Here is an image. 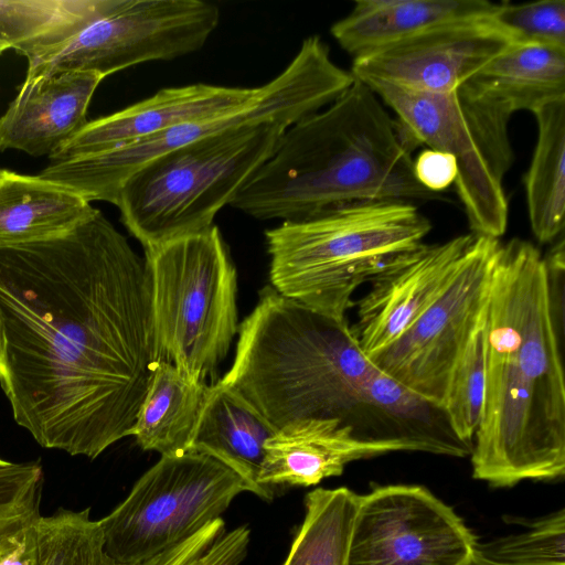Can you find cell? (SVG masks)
I'll list each match as a JSON object with an SVG mask.
<instances>
[{
  "label": "cell",
  "mask_w": 565,
  "mask_h": 565,
  "mask_svg": "<svg viewBox=\"0 0 565 565\" xmlns=\"http://www.w3.org/2000/svg\"><path fill=\"white\" fill-rule=\"evenodd\" d=\"M160 362L146 259L98 209L0 247V384L40 446L95 459L131 436Z\"/></svg>",
  "instance_id": "cell-1"
},
{
  "label": "cell",
  "mask_w": 565,
  "mask_h": 565,
  "mask_svg": "<svg viewBox=\"0 0 565 565\" xmlns=\"http://www.w3.org/2000/svg\"><path fill=\"white\" fill-rule=\"evenodd\" d=\"M544 256L500 243L484 308L486 385L470 454L492 487L565 473V382Z\"/></svg>",
  "instance_id": "cell-2"
},
{
  "label": "cell",
  "mask_w": 565,
  "mask_h": 565,
  "mask_svg": "<svg viewBox=\"0 0 565 565\" xmlns=\"http://www.w3.org/2000/svg\"><path fill=\"white\" fill-rule=\"evenodd\" d=\"M418 145L363 82L280 136L231 200L258 220H300L367 201L435 200L415 178Z\"/></svg>",
  "instance_id": "cell-3"
},
{
  "label": "cell",
  "mask_w": 565,
  "mask_h": 565,
  "mask_svg": "<svg viewBox=\"0 0 565 565\" xmlns=\"http://www.w3.org/2000/svg\"><path fill=\"white\" fill-rule=\"evenodd\" d=\"M374 366L347 318L266 287L238 326L235 359L220 381L277 429L303 419H339L352 428Z\"/></svg>",
  "instance_id": "cell-4"
},
{
  "label": "cell",
  "mask_w": 565,
  "mask_h": 565,
  "mask_svg": "<svg viewBox=\"0 0 565 565\" xmlns=\"http://www.w3.org/2000/svg\"><path fill=\"white\" fill-rule=\"evenodd\" d=\"M431 223L408 201L351 203L267 230L269 278L281 296L345 319L360 285L416 248Z\"/></svg>",
  "instance_id": "cell-5"
},
{
  "label": "cell",
  "mask_w": 565,
  "mask_h": 565,
  "mask_svg": "<svg viewBox=\"0 0 565 565\" xmlns=\"http://www.w3.org/2000/svg\"><path fill=\"white\" fill-rule=\"evenodd\" d=\"M296 121L249 120L148 161L118 189L122 224L145 249L211 227Z\"/></svg>",
  "instance_id": "cell-6"
},
{
  "label": "cell",
  "mask_w": 565,
  "mask_h": 565,
  "mask_svg": "<svg viewBox=\"0 0 565 565\" xmlns=\"http://www.w3.org/2000/svg\"><path fill=\"white\" fill-rule=\"evenodd\" d=\"M163 362L215 384L238 332L237 273L216 225L145 249Z\"/></svg>",
  "instance_id": "cell-7"
},
{
  "label": "cell",
  "mask_w": 565,
  "mask_h": 565,
  "mask_svg": "<svg viewBox=\"0 0 565 565\" xmlns=\"http://www.w3.org/2000/svg\"><path fill=\"white\" fill-rule=\"evenodd\" d=\"M366 85L418 146L454 157L455 186L471 233L500 238L508 226L503 181L514 160L509 136L513 113L468 83L448 93L415 92L380 82Z\"/></svg>",
  "instance_id": "cell-8"
},
{
  "label": "cell",
  "mask_w": 565,
  "mask_h": 565,
  "mask_svg": "<svg viewBox=\"0 0 565 565\" xmlns=\"http://www.w3.org/2000/svg\"><path fill=\"white\" fill-rule=\"evenodd\" d=\"M354 78L337 65L319 35L303 40L288 66L260 86L258 95L224 115L178 125L110 150L52 161L40 175L66 186L87 202L115 203L120 184L148 161L179 147L249 120L288 116L297 120L321 110Z\"/></svg>",
  "instance_id": "cell-9"
},
{
  "label": "cell",
  "mask_w": 565,
  "mask_h": 565,
  "mask_svg": "<svg viewBox=\"0 0 565 565\" xmlns=\"http://www.w3.org/2000/svg\"><path fill=\"white\" fill-rule=\"evenodd\" d=\"M242 492H249L244 480L211 456H161L99 520L106 550L121 565H139L222 518Z\"/></svg>",
  "instance_id": "cell-10"
},
{
  "label": "cell",
  "mask_w": 565,
  "mask_h": 565,
  "mask_svg": "<svg viewBox=\"0 0 565 565\" xmlns=\"http://www.w3.org/2000/svg\"><path fill=\"white\" fill-rule=\"evenodd\" d=\"M218 22V8L201 0H116L71 38L28 58L25 78L66 72L105 78L140 63L170 61L200 50Z\"/></svg>",
  "instance_id": "cell-11"
},
{
  "label": "cell",
  "mask_w": 565,
  "mask_h": 565,
  "mask_svg": "<svg viewBox=\"0 0 565 565\" xmlns=\"http://www.w3.org/2000/svg\"><path fill=\"white\" fill-rule=\"evenodd\" d=\"M500 243L476 234L438 298L397 341L371 358L373 364L441 406L454 364L483 313Z\"/></svg>",
  "instance_id": "cell-12"
},
{
  "label": "cell",
  "mask_w": 565,
  "mask_h": 565,
  "mask_svg": "<svg viewBox=\"0 0 565 565\" xmlns=\"http://www.w3.org/2000/svg\"><path fill=\"white\" fill-rule=\"evenodd\" d=\"M477 547L463 520L427 488L387 484L360 495L347 565H462Z\"/></svg>",
  "instance_id": "cell-13"
},
{
  "label": "cell",
  "mask_w": 565,
  "mask_h": 565,
  "mask_svg": "<svg viewBox=\"0 0 565 565\" xmlns=\"http://www.w3.org/2000/svg\"><path fill=\"white\" fill-rule=\"evenodd\" d=\"M493 18L454 22L353 58L351 74L423 93H448L513 43Z\"/></svg>",
  "instance_id": "cell-14"
},
{
  "label": "cell",
  "mask_w": 565,
  "mask_h": 565,
  "mask_svg": "<svg viewBox=\"0 0 565 565\" xmlns=\"http://www.w3.org/2000/svg\"><path fill=\"white\" fill-rule=\"evenodd\" d=\"M475 236L470 233L443 243H422L370 280L371 288L358 301L356 322L351 326L370 359L397 341L438 298Z\"/></svg>",
  "instance_id": "cell-15"
},
{
  "label": "cell",
  "mask_w": 565,
  "mask_h": 565,
  "mask_svg": "<svg viewBox=\"0 0 565 565\" xmlns=\"http://www.w3.org/2000/svg\"><path fill=\"white\" fill-rule=\"evenodd\" d=\"M259 87H227L205 83L167 87L119 111L88 121L52 157L61 161L104 152L178 125L213 118L254 99Z\"/></svg>",
  "instance_id": "cell-16"
},
{
  "label": "cell",
  "mask_w": 565,
  "mask_h": 565,
  "mask_svg": "<svg viewBox=\"0 0 565 565\" xmlns=\"http://www.w3.org/2000/svg\"><path fill=\"white\" fill-rule=\"evenodd\" d=\"M103 79L87 72L25 78L0 117V151L52 157L88 122L87 109Z\"/></svg>",
  "instance_id": "cell-17"
},
{
  "label": "cell",
  "mask_w": 565,
  "mask_h": 565,
  "mask_svg": "<svg viewBox=\"0 0 565 565\" xmlns=\"http://www.w3.org/2000/svg\"><path fill=\"white\" fill-rule=\"evenodd\" d=\"M394 451L406 450L394 443L360 439L339 419L296 420L266 441L258 483L273 490L317 486L341 476L351 461Z\"/></svg>",
  "instance_id": "cell-18"
},
{
  "label": "cell",
  "mask_w": 565,
  "mask_h": 565,
  "mask_svg": "<svg viewBox=\"0 0 565 565\" xmlns=\"http://www.w3.org/2000/svg\"><path fill=\"white\" fill-rule=\"evenodd\" d=\"M354 426L358 438L394 443L406 451L463 458L472 445L462 441L438 404L411 391L377 369L364 385L362 412Z\"/></svg>",
  "instance_id": "cell-19"
},
{
  "label": "cell",
  "mask_w": 565,
  "mask_h": 565,
  "mask_svg": "<svg viewBox=\"0 0 565 565\" xmlns=\"http://www.w3.org/2000/svg\"><path fill=\"white\" fill-rule=\"evenodd\" d=\"M499 6L487 0H359L330 32L355 58L439 25L491 19Z\"/></svg>",
  "instance_id": "cell-20"
},
{
  "label": "cell",
  "mask_w": 565,
  "mask_h": 565,
  "mask_svg": "<svg viewBox=\"0 0 565 565\" xmlns=\"http://www.w3.org/2000/svg\"><path fill=\"white\" fill-rule=\"evenodd\" d=\"M277 431L234 387L220 380L210 386L190 451L218 460L247 484L249 492L271 501L275 490L258 483L265 444Z\"/></svg>",
  "instance_id": "cell-21"
},
{
  "label": "cell",
  "mask_w": 565,
  "mask_h": 565,
  "mask_svg": "<svg viewBox=\"0 0 565 565\" xmlns=\"http://www.w3.org/2000/svg\"><path fill=\"white\" fill-rule=\"evenodd\" d=\"M94 210L76 192L40 174L0 169V247L62 235Z\"/></svg>",
  "instance_id": "cell-22"
},
{
  "label": "cell",
  "mask_w": 565,
  "mask_h": 565,
  "mask_svg": "<svg viewBox=\"0 0 565 565\" xmlns=\"http://www.w3.org/2000/svg\"><path fill=\"white\" fill-rule=\"evenodd\" d=\"M513 114L565 97V49L513 42L468 82Z\"/></svg>",
  "instance_id": "cell-23"
},
{
  "label": "cell",
  "mask_w": 565,
  "mask_h": 565,
  "mask_svg": "<svg viewBox=\"0 0 565 565\" xmlns=\"http://www.w3.org/2000/svg\"><path fill=\"white\" fill-rule=\"evenodd\" d=\"M210 386L189 379L169 362H160L132 430L137 445L161 456L190 451Z\"/></svg>",
  "instance_id": "cell-24"
},
{
  "label": "cell",
  "mask_w": 565,
  "mask_h": 565,
  "mask_svg": "<svg viewBox=\"0 0 565 565\" xmlns=\"http://www.w3.org/2000/svg\"><path fill=\"white\" fill-rule=\"evenodd\" d=\"M533 114L537 139L524 186L533 235L547 244L563 235L565 224V97Z\"/></svg>",
  "instance_id": "cell-25"
},
{
  "label": "cell",
  "mask_w": 565,
  "mask_h": 565,
  "mask_svg": "<svg viewBox=\"0 0 565 565\" xmlns=\"http://www.w3.org/2000/svg\"><path fill=\"white\" fill-rule=\"evenodd\" d=\"M116 0H0V49L30 58L71 38Z\"/></svg>",
  "instance_id": "cell-26"
},
{
  "label": "cell",
  "mask_w": 565,
  "mask_h": 565,
  "mask_svg": "<svg viewBox=\"0 0 565 565\" xmlns=\"http://www.w3.org/2000/svg\"><path fill=\"white\" fill-rule=\"evenodd\" d=\"M359 500L345 487L308 492L303 520L281 565H347Z\"/></svg>",
  "instance_id": "cell-27"
},
{
  "label": "cell",
  "mask_w": 565,
  "mask_h": 565,
  "mask_svg": "<svg viewBox=\"0 0 565 565\" xmlns=\"http://www.w3.org/2000/svg\"><path fill=\"white\" fill-rule=\"evenodd\" d=\"M43 487L40 461L0 463V565H36Z\"/></svg>",
  "instance_id": "cell-28"
},
{
  "label": "cell",
  "mask_w": 565,
  "mask_h": 565,
  "mask_svg": "<svg viewBox=\"0 0 565 565\" xmlns=\"http://www.w3.org/2000/svg\"><path fill=\"white\" fill-rule=\"evenodd\" d=\"M36 565H121L106 550L99 520L90 508H58L35 527Z\"/></svg>",
  "instance_id": "cell-29"
},
{
  "label": "cell",
  "mask_w": 565,
  "mask_h": 565,
  "mask_svg": "<svg viewBox=\"0 0 565 565\" xmlns=\"http://www.w3.org/2000/svg\"><path fill=\"white\" fill-rule=\"evenodd\" d=\"M486 308V307H484ZM484 310L457 358L441 403L450 426L472 445L480 422L486 385Z\"/></svg>",
  "instance_id": "cell-30"
},
{
  "label": "cell",
  "mask_w": 565,
  "mask_h": 565,
  "mask_svg": "<svg viewBox=\"0 0 565 565\" xmlns=\"http://www.w3.org/2000/svg\"><path fill=\"white\" fill-rule=\"evenodd\" d=\"M249 544L250 530L246 525L226 531L225 521L220 518L139 565H241Z\"/></svg>",
  "instance_id": "cell-31"
},
{
  "label": "cell",
  "mask_w": 565,
  "mask_h": 565,
  "mask_svg": "<svg viewBox=\"0 0 565 565\" xmlns=\"http://www.w3.org/2000/svg\"><path fill=\"white\" fill-rule=\"evenodd\" d=\"M481 550L504 565H565V510L553 512L532 523L529 530Z\"/></svg>",
  "instance_id": "cell-32"
},
{
  "label": "cell",
  "mask_w": 565,
  "mask_h": 565,
  "mask_svg": "<svg viewBox=\"0 0 565 565\" xmlns=\"http://www.w3.org/2000/svg\"><path fill=\"white\" fill-rule=\"evenodd\" d=\"M493 21L514 42L534 43L565 49V0H540L501 3Z\"/></svg>",
  "instance_id": "cell-33"
},
{
  "label": "cell",
  "mask_w": 565,
  "mask_h": 565,
  "mask_svg": "<svg viewBox=\"0 0 565 565\" xmlns=\"http://www.w3.org/2000/svg\"><path fill=\"white\" fill-rule=\"evenodd\" d=\"M458 169L449 153L425 149L414 159V174L417 181L430 192L439 194L455 183Z\"/></svg>",
  "instance_id": "cell-34"
},
{
  "label": "cell",
  "mask_w": 565,
  "mask_h": 565,
  "mask_svg": "<svg viewBox=\"0 0 565 565\" xmlns=\"http://www.w3.org/2000/svg\"><path fill=\"white\" fill-rule=\"evenodd\" d=\"M462 565H504L499 563L488 555L479 547L473 552V554L462 564Z\"/></svg>",
  "instance_id": "cell-35"
},
{
  "label": "cell",
  "mask_w": 565,
  "mask_h": 565,
  "mask_svg": "<svg viewBox=\"0 0 565 565\" xmlns=\"http://www.w3.org/2000/svg\"><path fill=\"white\" fill-rule=\"evenodd\" d=\"M6 461H7V460H4V459H2V458L0 457V463H3V462H6Z\"/></svg>",
  "instance_id": "cell-36"
},
{
  "label": "cell",
  "mask_w": 565,
  "mask_h": 565,
  "mask_svg": "<svg viewBox=\"0 0 565 565\" xmlns=\"http://www.w3.org/2000/svg\"><path fill=\"white\" fill-rule=\"evenodd\" d=\"M4 51L0 49V55L3 53Z\"/></svg>",
  "instance_id": "cell-37"
}]
</instances>
